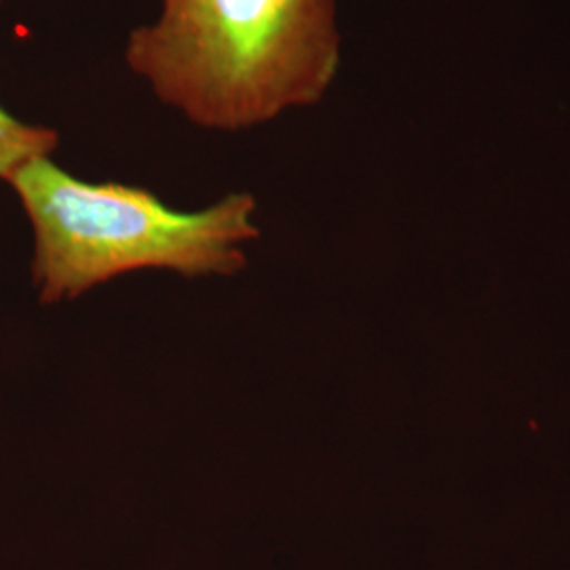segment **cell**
<instances>
[{
    "instance_id": "1",
    "label": "cell",
    "mask_w": 570,
    "mask_h": 570,
    "mask_svg": "<svg viewBox=\"0 0 570 570\" xmlns=\"http://www.w3.org/2000/svg\"><path fill=\"white\" fill-rule=\"evenodd\" d=\"M125 45L131 72L205 129H249L317 104L336 79L334 0H159Z\"/></svg>"
},
{
    "instance_id": "2",
    "label": "cell",
    "mask_w": 570,
    "mask_h": 570,
    "mask_svg": "<svg viewBox=\"0 0 570 570\" xmlns=\"http://www.w3.org/2000/svg\"><path fill=\"white\" fill-rule=\"evenodd\" d=\"M9 184L35 230L32 277L47 305L148 268L237 275L244 245L261 235L249 193L183 212L140 186L75 178L51 157L21 165Z\"/></svg>"
},
{
    "instance_id": "3",
    "label": "cell",
    "mask_w": 570,
    "mask_h": 570,
    "mask_svg": "<svg viewBox=\"0 0 570 570\" xmlns=\"http://www.w3.org/2000/svg\"><path fill=\"white\" fill-rule=\"evenodd\" d=\"M58 144L56 129L20 121L0 106V180L9 183L21 165L32 159L51 157Z\"/></svg>"
}]
</instances>
